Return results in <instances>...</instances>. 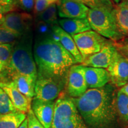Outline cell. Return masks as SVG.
I'll return each instance as SVG.
<instances>
[{"label": "cell", "instance_id": "obj_35", "mask_svg": "<svg viewBox=\"0 0 128 128\" xmlns=\"http://www.w3.org/2000/svg\"><path fill=\"white\" fill-rule=\"evenodd\" d=\"M126 1V0H114V2L116 3V4H119V3L121 2H123V1Z\"/></svg>", "mask_w": 128, "mask_h": 128}, {"label": "cell", "instance_id": "obj_28", "mask_svg": "<svg viewBox=\"0 0 128 128\" xmlns=\"http://www.w3.org/2000/svg\"><path fill=\"white\" fill-rule=\"evenodd\" d=\"M113 44L121 55L128 58V36L124 37L119 41L113 42Z\"/></svg>", "mask_w": 128, "mask_h": 128}, {"label": "cell", "instance_id": "obj_31", "mask_svg": "<svg viewBox=\"0 0 128 128\" xmlns=\"http://www.w3.org/2000/svg\"><path fill=\"white\" fill-rule=\"evenodd\" d=\"M16 9V8L10 6H0V26L2 25L4 23L6 14L10 12H14Z\"/></svg>", "mask_w": 128, "mask_h": 128}, {"label": "cell", "instance_id": "obj_19", "mask_svg": "<svg viewBox=\"0 0 128 128\" xmlns=\"http://www.w3.org/2000/svg\"><path fill=\"white\" fill-rule=\"evenodd\" d=\"M113 13L117 25L124 36H128V4L125 1L117 4L113 7Z\"/></svg>", "mask_w": 128, "mask_h": 128}, {"label": "cell", "instance_id": "obj_18", "mask_svg": "<svg viewBox=\"0 0 128 128\" xmlns=\"http://www.w3.org/2000/svg\"><path fill=\"white\" fill-rule=\"evenodd\" d=\"M9 81L13 82L19 92L28 98L32 100L34 97V88L36 80L28 76L17 75L14 76Z\"/></svg>", "mask_w": 128, "mask_h": 128}, {"label": "cell", "instance_id": "obj_13", "mask_svg": "<svg viewBox=\"0 0 128 128\" xmlns=\"http://www.w3.org/2000/svg\"><path fill=\"white\" fill-rule=\"evenodd\" d=\"M56 6L58 15L64 18H86L90 9L76 0H59Z\"/></svg>", "mask_w": 128, "mask_h": 128}, {"label": "cell", "instance_id": "obj_6", "mask_svg": "<svg viewBox=\"0 0 128 128\" xmlns=\"http://www.w3.org/2000/svg\"><path fill=\"white\" fill-rule=\"evenodd\" d=\"M72 38L83 60L90 56L98 52L110 42L94 30L79 33L74 36Z\"/></svg>", "mask_w": 128, "mask_h": 128}, {"label": "cell", "instance_id": "obj_22", "mask_svg": "<svg viewBox=\"0 0 128 128\" xmlns=\"http://www.w3.org/2000/svg\"><path fill=\"white\" fill-rule=\"evenodd\" d=\"M58 10L56 4H53L45 10L38 15V18L40 21L50 25H55L57 22Z\"/></svg>", "mask_w": 128, "mask_h": 128}, {"label": "cell", "instance_id": "obj_12", "mask_svg": "<svg viewBox=\"0 0 128 128\" xmlns=\"http://www.w3.org/2000/svg\"><path fill=\"white\" fill-rule=\"evenodd\" d=\"M55 101H44L33 98L31 108L40 123L44 128H50L54 117Z\"/></svg>", "mask_w": 128, "mask_h": 128}, {"label": "cell", "instance_id": "obj_21", "mask_svg": "<svg viewBox=\"0 0 128 128\" xmlns=\"http://www.w3.org/2000/svg\"><path fill=\"white\" fill-rule=\"evenodd\" d=\"M116 104L120 119L128 124V96L120 90L116 92Z\"/></svg>", "mask_w": 128, "mask_h": 128}, {"label": "cell", "instance_id": "obj_3", "mask_svg": "<svg viewBox=\"0 0 128 128\" xmlns=\"http://www.w3.org/2000/svg\"><path fill=\"white\" fill-rule=\"evenodd\" d=\"M17 75L28 76L35 80L38 77L31 30L21 36L14 44L9 62L0 72V81H9Z\"/></svg>", "mask_w": 128, "mask_h": 128}, {"label": "cell", "instance_id": "obj_20", "mask_svg": "<svg viewBox=\"0 0 128 128\" xmlns=\"http://www.w3.org/2000/svg\"><path fill=\"white\" fill-rule=\"evenodd\" d=\"M27 118V114L20 112L0 114V128H18Z\"/></svg>", "mask_w": 128, "mask_h": 128}, {"label": "cell", "instance_id": "obj_1", "mask_svg": "<svg viewBox=\"0 0 128 128\" xmlns=\"http://www.w3.org/2000/svg\"><path fill=\"white\" fill-rule=\"evenodd\" d=\"M116 88L108 84L99 88L88 89L78 98H71L87 128H119Z\"/></svg>", "mask_w": 128, "mask_h": 128}, {"label": "cell", "instance_id": "obj_25", "mask_svg": "<svg viewBox=\"0 0 128 128\" xmlns=\"http://www.w3.org/2000/svg\"><path fill=\"white\" fill-rule=\"evenodd\" d=\"M22 36L0 26V44H14Z\"/></svg>", "mask_w": 128, "mask_h": 128}, {"label": "cell", "instance_id": "obj_32", "mask_svg": "<svg viewBox=\"0 0 128 128\" xmlns=\"http://www.w3.org/2000/svg\"><path fill=\"white\" fill-rule=\"evenodd\" d=\"M0 6H10L15 8L17 7L16 0H0Z\"/></svg>", "mask_w": 128, "mask_h": 128}, {"label": "cell", "instance_id": "obj_24", "mask_svg": "<svg viewBox=\"0 0 128 128\" xmlns=\"http://www.w3.org/2000/svg\"><path fill=\"white\" fill-rule=\"evenodd\" d=\"M14 44H0V72L9 62Z\"/></svg>", "mask_w": 128, "mask_h": 128}, {"label": "cell", "instance_id": "obj_9", "mask_svg": "<svg viewBox=\"0 0 128 128\" xmlns=\"http://www.w3.org/2000/svg\"><path fill=\"white\" fill-rule=\"evenodd\" d=\"M64 86L50 78L37 77L34 88V98L44 101H55Z\"/></svg>", "mask_w": 128, "mask_h": 128}, {"label": "cell", "instance_id": "obj_26", "mask_svg": "<svg viewBox=\"0 0 128 128\" xmlns=\"http://www.w3.org/2000/svg\"><path fill=\"white\" fill-rule=\"evenodd\" d=\"M90 9L100 7H113L111 0H76Z\"/></svg>", "mask_w": 128, "mask_h": 128}, {"label": "cell", "instance_id": "obj_23", "mask_svg": "<svg viewBox=\"0 0 128 128\" xmlns=\"http://www.w3.org/2000/svg\"><path fill=\"white\" fill-rule=\"evenodd\" d=\"M17 112L18 111L12 104L8 96L1 88H0V114Z\"/></svg>", "mask_w": 128, "mask_h": 128}, {"label": "cell", "instance_id": "obj_15", "mask_svg": "<svg viewBox=\"0 0 128 128\" xmlns=\"http://www.w3.org/2000/svg\"><path fill=\"white\" fill-rule=\"evenodd\" d=\"M84 70L88 89L102 88L110 82V74L106 69L84 66Z\"/></svg>", "mask_w": 128, "mask_h": 128}, {"label": "cell", "instance_id": "obj_7", "mask_svg": "<svg viewBox=\"0 0 128 128\" xmlns=\"http://www.w3.org/2000/svg\"><path fill=\"white\" fill-rule=\"evenodd\" d=\"M119 54V51L113 44V42L110 41L98 52L85 59L81 65L84 66L107 69L114 62Z\"/></svg>", "mask_w": 128, "mask_h": 128}, {"label": "cell", "instance_id": "obj_16", "mask_svg": "<svg viewBox=\"0 0 128 128\" xmlns=\"http://www.w3.org/2000/svg\"><path fill=\"white\" fill-rule=\"evenodd\" d=\"M52 30L54 34L58 38L60 44L73 56L77 63L80 64H82L83 62L82 57L76 47L72 37L66 32L64 31L60 26L56 24L53 25Z\"/></svg>", "mask_w": 128, "mask_h": 128}, {"label": "cell", "instance_id": "obj_5", "mask_svg": "<svg viewBox=\"0 0 128 128\" xmlns=\"http://www.w3.org/2000/svg\"><path fill=\"white\" fill-rule=\"evenodd\" d=\"M50 128H87L71 97H61L55 101Z\"/></svg>", "mask_w": 128, "mask_h": 128}, {"label": "cell", "instance_id": "obj_4", "mask_svg": "<svg viewBox=\"0 0 128 128\" xmlns=\"http://www.w3.org/2000/svg\"><path fill=\"white\" fill-rule=\"evenodd\" d=\"M113 7L90 8L87 18L92 29L106 39L114 42L120 40L125 36L117 25Z\"/></svg>", "mask_w": 128, "mask_h": 128}, {"label": "cell", "instance_id": "obj_29", "mask_svg": "<svg viewBox=\"0 0 128 128\" xmlns=\"http://www.w3.org/2000/svg\"><path fill=\"white\" fill-rule=\"evenodd\" d=\"M27 119L28 122V128H44L36 118L32 108L27 113Z\"/></svg>", "mask_w": 128, "mask_h": 128}, {"label": "cell", "instance_id": "obj_2", "mask_svg": "<svg viewBox=\"0 0 128 128\" xmlns=\"http://www.w3.org/2000/svg\"><path fill=\"white\" fill-rule=\"evenodd\" d=\"M33 52L38 77L50 78L65 86L70 68L78 64L73 56L49 37L37 36Z\"/></svg>", "mask_w": 128, "mask_h": 128}, {"label": "cell", "instance_id": "obj_14", "mask_svg": "<svg viewBox=\"0 0 128 128\" xmlns=\"http://www.w3.org/2000/svg\"><path fill=\"white\" fill-rule=\"evenodd\" d=\"M0 88L8 96L12 104L18 112L27 113L31 108L32 99L28 98L18 91L12 81H0Z\"/></svg>", "mask_w": 128, "mask_h": 128}, {"label": "cell", "instance_id": "obj_11", "mask_svg": "<svg viewBox=\"0 0 128 128\" xmlns=\"http://www.w3.org/2000/svg\"><path fill=\"white\" fill-rule=\"evenodd\" d=\"M110 74V84L116 88H121L128 83V58L121 55L108 68Z\"/></svg>", "mask_w": 128, "mask_h": 128}, {"label": "cell", "instance_id": "obj_10", "mask_svg": "<svg viewBox=\"0 0 128 128\" xmlns=\"http://www.w3.org/2000/svg\"><path fill=\"white\" fill-rule=\"evenodd\" d=\"M32 16L27 12H14L6 14L2 26L14 33L23 36L31 30Z\"/></svg>", "mask_w": 128, "mask_h": 128}, {"label": "cell", "instance_id": "obj_30", "mask_svg": "<svg viewBox=\"0 0 128 128\" xmlns=\"http://www.w3.org/2000/svg\"><path fill=\"white\" fill-rule=\"evenodd\" d=\"M17 7L27 12H31L34 6V0H16Z\"/></svg>", "mask_w": 128, "mask_h": 128}, {"label": "cell", "instance_id": "obj_8", "mask_svg": "<svg viewBox=\"0 0 128 128\" xmlns=\"http://www.w3.org/2000/svg\"><path fill=\"white\" fill-rule=\"evenodd\" d=\"M87 90L84 66L81 64L73 65L69 71L67 78V93L71 98H78L83 95Z\"/></svg>", "mask_w": 128, "mask_h": 128}, {"label": "cell", "instance_id": "obj_36", "mask_svg": "<svg viewBox=\"0 0 128 128\" xmlns=\"http://www.w3.org/2000/svg\"><path fill=\"white\" fill-rule=\"evenodd\" d=\"M126 1V2H127V4H128V0H126V1Z\"/></svg>", "mask_w": 128, "mask_h": 128}, {"label": "cell", "instance_id": "obj_17", "mask_svg": "<svg viewBox=\"0 0 128 128\" xmlns=\"http://www.w3.org/2000/svg\"><path fill=\"white\" fill-rule=\"evenodd\" d=\"M60 26L73 37L82 32L92 30L87 18H62L58 22Z\"/></svg>", "mask_w": 128, "mask_h": 128}, {"label": "cell", "instance_id": "obj_33", "mask_svg": "<svg viewBox=\"0 0 128 128\" xmlns=\"http://www.w3.org/2000/svg\"><path fill=\"white\" fill-rule=\"evenodd\" d=\"M120 90L128 96V83L120 88Z\"/></svg>", "mask_w": 128, "mask_h": 128}, {"label": "cell", "instance_id": "obj_34", "mask_svg": "<svg viewBox=\"0 0 128 128\" xmlns=\"http://www.w3.org/2000/svg\"><path fill=\"white\" fill-rule=\"evenodd\" d=\"M18 128H28V122L27 118L23 121V122L21 124V125L19 126Z\"/></svg>", "mask_w": 128, "mask_h": 128}, {"label": "cell", "instance_id": "obj_27", "mask_svg": "<svg viewBox=\"0 0 128 128\" xmlns=\"http://www.w3.org/2000/svg\"><path fill=\"white\" fill-rule=\"evenodd\" d=\"M55 3L52 0H34V6L33 8L34 13L38 15L45 10L50 5Z\"/></svg>", "mask_w": 128, "mask_h": 128}]
</instances>
